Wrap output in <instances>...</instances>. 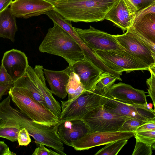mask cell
<instances>
[{
    "instance_id": "cell-1",
    "label": "cell",
    "mask_w": 155,
    "mask_h": 155,
    "mask_svg": "<svg viewBox=\"0 0 155 155\" xmlns=\"http://www.w3.org/2000/svg\"><path fill=\"white\" fill-rule=\"evenodd\" d=\"M118 0H59L53 9L65 19L74 22L102 21Z\"/></svg>"
},
{
    "instance_id": "cell-2",
    "label": "cell",
    "mask_w": 155,
    "mask_h": 155,
    "mask_svg": "<svg viewBox=\"0 0 155 155\" xmlns=\"http://www.w3.org/2000/svg\"><path fill=\"white\" fill-rule=\"evenodd\" d=\"M39 47L41 52L62 57L70 66L85 58L82 49L75 39L54 22Z\"/></svg>"
},
{
    "instance_id": "cell-3",
    "label": "cell",
    "mask_w": 155,
    "mask_h": 155,
    "mask_svg": "<svg viewBox=\"0 0 155 155\" xmlns=\"http://www.w3.org/2000/svg\"><path fill=\"white\" fill-rule=\"evenodd\" d=\"M8 93L20 111L33 122L47 126L59 123L58 117L35 100L25 89L13 86Z\"/></svg>"
},
{
    "instance_id": "cell-4",
    "label": "cell",
    "mask_w": 155,
    "mask_h": 155,
    "mask_svg": "<svg viewBox=\"0 0 155 155\" xmlns=\"http://www.w3.org/2000/svg\"><path fill=\"white\" fill-rule=\"evenodd\" d=\"M106 92L100 89L96 85L91 90L85 91L74 99L61 101L62 111L58 117L59 122L82 120L88 112L102 105V98Z\"/></svg>"
},
{
    "instance_id": "cell-5",
    "label": "cell",
    "mask_w": 155,
    "mask_h": 155,
    "mask_svg": "<svg viewBox=\"0 0 155 155\" xmlns=\"http://www.w3.org/2000/svg\"><path fill=\"white\" fill-rule=\"evenodd\" d=\"M92 51L106 66L120 75H122L124 71L128 73L136 70L149 71L148 66L125 49Z\"/></svg>"
},
{
    "instance_id": "cell-6",
    "label": "cell",
    "mask_w": 155,
    "mask_h": 155,
    "mask_svg": "<svg viewBox=\"0 0 155 155\" xmlns=\"http://www.w3.org/2000/svg\"><path fill=\"white\" fill-rule=\"evenodd\" d=\"M130 118L110 113L101 105L87 114L82 120L92 132L118 131L124 123Z\"/></svg>"
},
{
    "instance_id": "cell-7",
    "label": "cell",
    "mask_w": 155,
    "mask_h": 155,
    "mask_svg": "<svg viewBox=\"0 0 155 155\" xmlns=\"http://www.w3.org/2000/svg\"><path fill=\"white\" fill-rule=\"evenodd\" d=\"M106 92L102 97V103L107 111L130 118H135L147 121L155 120V110L148 104L142 105L124 103L112 98Z\"/></svg>"
},
{
    "instance_id": "cell-8",
    "label": "cell",
    "mask_w": 155,
    "mask_h": 155,
    "mask_svg": "<svg viewBox=\"0 0 155 155\" xmlns=\"http://www.w3.org/2000/svg\"><path fill=\"white\" fill-rule=\"evenodd\" d=\"M82 41L92 51L124 50L114 35L90 26L87 29L74 27Z\"/></svg>"
},
{
    "instance_id": "cell-9",
    "label": "cell",
    "mask_w": 155,
    "mask_h": 155,
    "mask_svg": "<svg viewBox=\"0 0 155 155\" xmlns=\"http://www.w3.org/2000/svg\"><path fill=\"white\" fill-rule=\"evenodd\" d=\"M133 136L132 132H92L73 142L69 146L77 151L84 150L119 140H128Z\"/></svg>"
},
{
    "instance_id": "cell-10",
    "label": "cell",
    "mask_w": 155,
    "mask_h": 155,
    "mask_svg": "<svg viewBox=\"0 0 155 155\" xmlns=\"http://www.w3.org/2000/svg\"><path fill=\"white\" fill-rule=\"evenodd\" d=\"M118 43L149 68L155 66V54L134 33L128 30L122 35H114Z\"/></svg>"
},
{
    "instance_id": "cell-11",
    "label": "cell",
    "mask_w": 155,
    "mask_h": 155,
    "mask_svg": "<svg viewBox=\"0 0 155 155\" xmlns=\"http://www.w3.org/2000/svg\"><path fill=\"white\" fill-rule=\"evenodd\" d=\"M138 12L130 0H118L104 19L112 22L124 33L131 26Z\"/></svg>"
},
{
    "instance_id": "cell-12",
    "label": "cell",
    "mask_w": 155,
    "mask_h": 155,
    "mask_svg": "<svg viewBox=\"0 0 155 155\" xmlns=\"http://www.w3.org/2000/svg\"><path fill=\"white\" fill-rule=\"evenodd\" d=\"M10 9L15 17L27 18L53 10L54 6L46 0H15Z\"/></svg>"
},
{
    "instance_id": "cell-13",
    "label": "cell",
    "mask_w": 155,
    "mask_h": 155,
    "mask_svg": "<svg viewBox=\"0 0 155 155\" xmlns=\"http://www.w3.org/2000/svg\"><path fill=\"white\" fill-rule=\"evenodd\" d=\"M106 93L112 98L124 103L142 105L148 104L144 91L122 82L114 84Z\"/></svg>"
},
{
    "instance_id": "cell-14",
    "label": "cell",
    "mask_w": 155,
    "mask_h": 155,
    "mask_svg": "<svg viewBox=\"0 0 155 155\" xmlns=\"http://www.w3.org/2000/svg\"><path fill=\"white\" fill-rule=\"evenodd\" d=\"M43 66L36 65L33 69L29 65L26 72L36 84L43 96L49 110L58 117L61 111L60 103L53 97L51 90L47 87Z\"/></svg>"
},
{
    "instance_id": "cell-15",
    "label": "cell",
    "mask_w": 155,
    "mask_h": 155,
    "mask_svg": "<svg viewBox=\"0 0 155 155\" xmlns=\"http://www.w3.org/2000/svg\"><path fill=\"white\" fill-rule=\"evenodd\" d=\"M1 64L14 82L25 74L29 65L25 53L14 49L4 53Z\"/></svg>"
},
{
    "instance_id": "cell-16",
    "label": "cell",
    "mask_w": 155,
    "mask_h": 155,
    "mask_svg": "<svg viewBox=\"0 0 155 155\" xmlns=\"http://www.w3.org/2000/svg\"><path fill=\"white\" fill-rule=\"evenodd\" d=\"M69 66L71 71L78 75L87 91H90L94 87L104 73L86 58Z\"/></svg>"
},
{
    "instance_id": "cell-17",
    "label": "cell",
    "mask_w": 155,
    "mask_h": 155,
    "mask_svg": "<svg viewBox=\"0 0 155 155\" xmlns=\"http://www.w3.org/2000/svg\"><path fill=\"white\" fill-rule=\"evenodd\" d=\"M58 134L61 142L69 146L73 141L92 132L82 120H73L59 123Z\"/></svg>"
},
{
    "instance_id": "cell-18",
    "label": "cell",
    "mask_w": 155,
    "mask_h": 155,
    "mask_svg": "<svg viewBox=\"0 0 155 155\" xmlns=\"http://www.w3.org/2000/svg\"><path fill=\"white\" fill-rule=\"evenodd\" d=\"M127 30L147 45L155 43V14L149 13L134 21Z\"/></svg>"
},
{
    "instance_id": "cell-19",
    "label": "cell",
    "mask_w": 155,
    "mask_h": 155,
    "mask_svg": "<svg viewBox=\"0 0 155 155\" xmlns=\"http://www.w3.org/2000/svg\"><path fill=\"white\" fill-rule=\"evenodd\" d=\"M43 70L52 94L58 97L65 98L68 94L66 86L71 72L70 67L60 71L44 68Z\"/></svg>"
},
{
    "instance_id": "cell-20",
    "label": "cell",
    "mask_w": 155,
    "mask_h": 155,
    "mask_svg": "<svg viewBox=\"0 0 155 155\" xmlns=\"http://www.w3.org/2000/svg\"><path fill=\"white\" fill-rule=\"evenodd\" d=\"M17 31L15 17L8 7L0 13V38H8L14 42Z\"/></svg>"
},
{
    "instance_id": "cell-21",
    "label": "cell",
    "mask_w": 155,
    "mask_h": 155,
    "mask_svg": "<svg viewBox=\"0 0 155 155\" xmlns=\"http://www.w3.org/2000/svg\"><path fill=\"white\" fill-rule=\"evenodd\" d=\"M13 86L25 89L30 93L35 100L48 109L43 96L35 83L26 72L22 77L14 82Z\"/></svg>"
},
{
    "instance_id": "cell-22",
    "label": "cell",
    "mask_w": 155,
    "mask_h": 155,
    "mask_svg": "<svg viewBox=\"0 0 155 155\" xmlns=\"http://www.w3.org/2000/svg\"><path fill=\"white\" fill-rule=\"evenodd\" d=\"M66 90L68 94V100H71L80 96L86 90L78 75L71 71L66 86Z\"/></svg>"
},
{
    "instance_id": "cell-23",
    "label": "cell",
    "mask_w": 155,
    "mask_h": 155,
    "mask_svg": "<svg viewBox=\"0 0 155 155\" xmlns=\"http://www.w3.org/2000/svg\"><path fill=\"white\" fill-rule=\"evenodd\" d=\"M128 140H120L113 141L106 146L98 151L95 155H116L126 144Z\"/></svg>"
},
{
    "instance_id": "cell-24",
    "label": "cell",
    "mask_w": 155,
    "mask_h": 155,
    "mask_svg": "<svg viewBox=\"0 0 155 155\" xmlns=\"http://www.w3.org/2000/svg\"><path fill=\"white\" fill-rule=\"evenodd\" d=\"M134 135L136 140L151 146L152 149L155 150V130L135 131Z\"/></svg>"
},
{
    "instance_id": "cell-25",
    "label": "cell",
    "mask_w": 155,
    "mask_h": 155,
    "mask_svg": "<svg viewBox=\"0 0 155 155\" xmlns=\"http://www.w3.org/2000/svg\"><path fill=\"white\" fill-rule=\"evenodd\" d=\"M21 129L15 126L0 124V137L12 142L16 141L18 132Z\"/></svg>"
},
{
    "instance_id": "cell-26",
    "label": "cell",
    "mask_w": 155,
    "mask_h": 155,
    "mask_svg": "<svg viewBox=\"0 0 155 155\" xmlns=\"http://www.w3.org/2000/svg\"><path fill=\"white\" fill-rule=\"evenodd\" d=\"M149 121H150L135 118H130L124 123L118 131L134 132L139 127Z\"/></svg>"
},
{
    "instance_id": "cell-27",
    "label": "cell",
    "mask_w": 155,
    "mask_h": 155,
    "mask_svg": "<svg viewBox=\"0 0 155 155\" xmlns=\"http://www.w3.org/2000/svg\"><path fill=\"white\" fill-rule=\"evenodd\" d=\"M116 78L110 74L103 73L99 80L96 84L100 89L104 91H107L114 84Z\"/></svg>"
},
{
    "instance_id": "cell-28",
    "label": "cell",
    "mask_w": 155,
    "mask_h": 155,
    "mask_svg": "<svg viewBox=\"0 0 155 155\" xmlns=\"http://www.w3.org/2000/svg\"><path fill=\"white\" fill-rule=\"evenodd\" d=\"M151 74L150 78L147 79L146 83L148 87L147 89L148 96L151 98L155 106V66L149 68Z\"/></svg>"
},
{
    "instance_id": "cell-29",
    "label": "cell",
    "mask_w": 155,
    "mask_h": 155,
    "mask_svg": "<svg viewBox=\"0 0 155 155\" xmlns=\"http://www.w3.org/2000/svg\"><path fill=\"white\" fill-rule=\"evenodd\" d=\"M152 147L146 143L138 140L136 143L132 155H151Z\"/></svg>"
},
{
    "instance_id": "cell-30",
    "label": "cell",
    "mask_w": 155,
    "mask_h": 155,
    "mask_svg": "<svg viewBox=\"0 0 155 155\" xmlns=\"http://www.w3.org/2000/svg\"><path fill=\"white\" fill-rule=\"evenodd\" d=\"M14 82L2 64L0 66V85L13 86Z\"/></svg>"
},
{
    "instance_id": "cell-31",
    "label": "cell",
    "mask_w": 155,
    "mask_h": 155,
    "mask_svg": "<svg viewBox=\"0 0 155 155\" xmlns=\"http://www.w3.org/2000/svg\"><path fill=\"white\" fill-rule=\"evenodd\" d=\"M17 141L19 146H27L31 142L30 136L25 128H22L19 131Z\"/></svg>"
},
{
    "instance_id": "cell-32",
    "label": "cell",
    "mask_w": 155,
    "mask_h": 155,
    "mask_svg": "<svg viewBox=\"0 0 155 155\" xmlns=\"http://www.w3.org/2000/svg\"><path fill=\"white\" fill-rule=\"evenodd\" d=\"M32 155H60L58 153L48 149L45 145L40 144L39 146L36 148L32 154Z\"/></svg>"
},
{
    "instance_id": "cell-33",
    "label": "cell",
    "mask_w": 155,
    "mask_h": 155,
    "mask_svg": "<svg viewBox=\"0 0 155 155\" xmlns=\"http://www.w3.org/2000/svg\"><path fill=\"white\" fill-rule=\"evenodd\" d=\"M149 13L155 14V2L149 6L138 11L134 21Z\"/></svg>"
},
{
    "instance_id": "cell-34",
    "label": "cell",
    "mask_w": 155,
    "mask_h": 155,
    "mask_svg": "<svg viewBox=\"0 0 155 155\" xmlns=\"http://www.w3.org/2000/svg\"><path fill=\"white\" fill-rule=\"evenodd\" d=\"M139 11L151 5L155 0H130Z\"/></svg>"
},
{
    "instance_id": "cell-35",
    "label": "cell",
    "mask_w": 155,
    "mask_h": 155,
    "mask_svg": "<svg viewBox=\"0 0 155 155\" xmlns=\"http://www.w3.org/2000/svg\"><path fill=\"white\" fill-rule=\"evenodd\" d=\"M152 130H155V120H151L143 124L139 127L135 131Z\"/></svg>"
},
{
    "instance_id": "cell-36",
    "label": "cell",
    "mask_w": 155,
    "mask_h": 155,
    "mask_svg": "<svg viewBox=\"0 0 155 155\" xmlns=\"http://www.w3.org/2000/svg\"><path fill=\"white\" fill-rule=\"evenodd\" d=\"M12 152L4 141H0V155H16Z\"/></svg>"
},
{
    "instance_id": "cell-37",
    "label": "cell",
    "mask_w": 155,
    "mask_h": 155,
    "mask_svg": "<svg viewBox=\"0 0 155 155\" xmlns=\"http://www.w3.org/2000/svg\"><path fill=\"white\" fill-rule=\"evenodd\" d=\"M12 0H0V13L10 5Z\"/></svg>"
},
{
    "instance_id": "cell-38",
    "label": "cell",
    "mask_w": 155,
    "mask_h": 155,
    "mask_svg": "<svg viewBox=\"0 0 155 155\" xmlns=\"http://www.w3.org/2000/svg\"><path fill=\"white\" fill-rule=\"evenodd\" d=\"M12 86L0 85V100L2 98V97L7 94L8 90Z\"/></svg>"
}]
</instances>
